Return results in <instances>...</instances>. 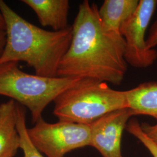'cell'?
I'll list each match as a JSON object with an SVG mask.
<instances>
[{"label": "cell", "mask_w": 157, "mask_h": 157, "mask_svg": "<svg viewBox=\"0 0 157 157\" xmlns=\"http://www.w3.org/2000/svg\"><path fill=\"white\" fill-rule=\"evenodd\" d=\"M35 147L47 157H64L73 150L90 146V125L58 121L50 124L43 118L28 128Z\"/></svg>", "instance_id": "5"}, {"label": "cell", "mask_w": 157, "mask_h": 157, "mask_svg": "<svg viewBox=\"0 0 157 157\" xmlns=\"http://www.w3.org/2000/svg\"><path fill=\"white\" fill-rule=\"evenodd\" d=\"M126 94L128 108L134 115H148L157 120V82H143L126 90Z\"/></svg>", "instance_id": "11"}, {"label": "cell", "mask_w": 157, "mask_h": 157, "mask_svg": "<svg viewBox=\"0 0 157 157\" xmlns=\"http://www.w3.org/2000/svg\"><path fill=\"white\" fill-rule=\"evenodd\" d=\"M139 0H105L98 9L102 28L108 33H120L122 25L132 17Z\"/></svg>", "instance_id": "10"}, {"label": "cell", "mask_w": 157, "mask_h": 157, "mask_svg": "<svg viewBox=\"0 0 157 157\" xmlns=\"http://www.w3.org/2000/svg\"><path fill=\"white\" fill-rule=\"evenodd\" d=\"M126 128L129 133L140 141L150 152L152 157H157V144L146 135L141 129L140 124L137 120L132 119L129 121Z\"/></svg>", "instance_id": "13"}, {"label": "cell", "mask_w": 157, "mask_h": 157, "mask_svg": "<svg viewBox=\"0 0 157 157\" xmlns=\"http://www.w3.org/2000/svg\"><path fill=\"white\" fill-rule=\"evenodd\" d=\"M72 27L71 44L57 76L121 84L128 71L124 40L121 34L103 29L95 3L84 0L80 4Z\"/></svg>", "instance_id": "1"}, {"label": "cell", "mask_w": 157, "mask_h": 157, "mask_svg": "<svg viewBox=\"0 0 157 157\" xmlns=\"http://www.w3.org/2000/svg\"><path fill=\"white\" fill-rule=\"evenodd\" d=\"M54 102V114L59 121L86 125L128 108L126 91L112 89L106 82L93 78H82Z\"/></svg>", "instance_id": "3"}, {"label": "cell", "mask_w": 157, "mask_h": 157, "mask_svg": "<svg viewBox=\"0 0 157 157\" xmlns=\"http://www.w3.org/2000/svg\"><path fill=\"white\" fill-rule=\"evenodd\" d=\"M17 129L20 137V148L24 157H44L30 140L26 124L25 111L17 105Z\"/></svg>", "instance_id": "12"}, {"label": "cell", "mask_w": 157, "mask_h": 157, "mask_svg": "<svg viewBox=\"0 0 157 157\" xmlns=\"http://www.w3.org/2000/svg\"><path fill=\"white\" fill-rule=\"evenodd\" d=\"M157 7V0H140L134 14L124 23L120 33L125 42L124 59L132 67L144 69L157 59V51L147 49L146 33Z\"/></svg>", "instance_id": "6"}, {"label": "cell", "mask_w": 157, "mask_h": 157, "mask_svg": "<svg viewBox=\"0 0 157 157\" xmlns=\"http://www.w3.org/2000/svg\"><path fill=\"white\" fill-rule=\"evenodd\" d=\"M81 79L31 75L22 71L18 62H6L0 64V95L27 107L35 124L42 118L45 107Z\"/></svg>", "instance_id": "4"}, {"label": "cell", "mask_w": 157, "mask_h": 157, "mask_svg": "<svg viewBox=\"0 0 157 157\" xmlns=\"http://www.w3.org/2000/svg\"><path fill=\"white\" fill-rule=\"evenodd\" d=\"M134 114L129 108L109 113L90 124V146L102 157H122L121 141L128 121Z\"/></svg>", "instance_id": "7"}, {"label": "cell", "mask_w": 157, "mask_h": 157, "mask_svg": "<svg viewBox=\"0 0 157 157\" xmlns=\"http://www.w3.org/2000/svg\"><path fill=\"white\" fill-rule=\"evenodd\" d=\"M19 148L17 104L11 99L0 104V157H13Z\"/></svg>", "instance_id": "9"}, {"label": "cell", "mask_w": 157, "mask_h": 157, "mask_svg": "<svg viewBox=\"0 0 157 157\" xmlns=\"http://www.w3.org/2000/svg\"><path fill=\"white\" fill-rule=\"evenodd\" d=\"M141 128L146 135L157 144V124L150 125L143 123L141 124Z\"/></svg>", "instance_id": "15"}, {"label": "cell", "mask_w": 157, "mask_h": 157, "mask_svg": "<svg viewBox=\"0 0 157 157\" xmlns=\"http://www.w3.org/2000/svg\"><path fill=\"white\" fill-rule=\"evenodd\" d=\"M0 11L6 21V43L0 64L24 61L36 75L57 77L60 62L71 44L72 27L48 31L29 22L0 0Z\"/></svg>", "instance_id": "2"}, {"label": "cell", "mask_w": 157, "mask_h": 157, "mask_svg": "<svg viewBox=\"0 0 157 157\" xmlns=\"http://www.w3.org/2000/svg\"><path fill=\"white\" fill-rule=\"evenodd\" d=\"M146 47L147 49H154L157 47V19L152 24L149 30L148 36L146 38Z\"/></svg>", "instance_id": "14"}, {"label": "cell", "mask_w": 157, "mask_h": 157, "mask_svg": "<svg viewBox=\"0 0 157 157\" xmlns=\"http://www.w3.org/2000/svg\"><path fill=\"white\" fill-rule=\"evenodd\" d=\"M6 21L2 13L0 11V30L6 31Z\"/></svg>", "instance_id": "17"}, {"label": "cell", "mask_w": 157, "mask_h": 157, "mask_svg": "<svg viewBox=\"0 0 157 157\" xmlns=\"http://www.w3.org/2000/svg\"><path fill=\"white\" fill-rule=\"evenodd\" d=\"M36 14L42 26L50 27L53 31L67 28L69 8L68 0H23Z\"/></svg>", "instance_id": "8"}, {"label": "cell", "mask_w": 157, "mask_h": 157, "mask_svg": "<svg viewBox=\"0 0 157 157\" xmlns=\"http://www.w3.org/2000/svg\"><path fill=\"white\" fill-rule=\"evenodd\" d=\"M6 43V32L4 30H0V57L4 51Z\"/></svg>", "instance_id": "16"}]
</instances>
